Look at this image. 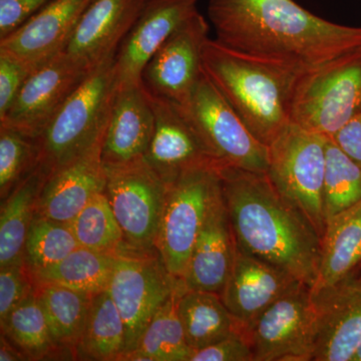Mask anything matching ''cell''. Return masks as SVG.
<instances>
[{
	"label": "cell",
	"instance_id": "obj_5",
	"mask_svg": "<svg viewBox=\"0 0 361 361\" xmlns=\"http://www.w3.org/2000/svg\"><path fill=\"white\" fill-rule=\"evenodd\" d=\"M361 109V47L306 71L297 84L291 122L332 137Z\"/></svg>",
	"mask_w": 361,
	"mask_h": 361
},
{
	"label": "cell",
	"instance_id": "obj_14",
	"mask_svg": "<svg viewBox=\"0 0 361 361\" xmlns=\"http://www.w3.org/2000/svg\"><path fill=\"white\" fill-rule=\"evenodd\" d=\"M155 130L145 160L166 184L189 171L219 167L180 104L149 94Z\"/></svg>",
	"mask_w": 361,
	"mask_h": 361
},
{
	"label": "cell",
	"instance_id": "obj_34",
	"mask_svg": "<svg viewBox=\"0 0 361 361\" xmlns=\"http://www.w3.org/2000/svg\"><path fill=\"white\" fill-rule=\"evenodd\" d=\"M39 166V149L35 137L0 126V197L11 191Z\"/></svg>",
	"mask_w": 361,
	"mask_h": 361
},
{
	"label": "cell",
	"instance_id": "obj_2",
	"mask_svg": "<svg viewBox=\"0 0 361 361\" xmlns=\"http://www.w3.org/2000/svg\"><path fill=\"white\" fill-rule=\"evenodd\" d=\"M223 198L237 246L311 289L322 236L310 220L275 189L266 173L220 167Z\"/></svg>",
	"mask_w": 361,
	"mask_h": 361
},
{
	"label": "cell",
	"instance_id": "obj_19",
	"mask_svg": "<svg viewBox=\"0 0 361 361\" xmlns=\"http://www.w3.org/2000/svg\"><path fill=\"white\" fill-rule=\"evenodd\" d=\"M154 130L155 111L142 82L118 87L102 149L104 165L145 158Z\"/></svg>",
	"mask_w": 361,
	"mask_h": 361
},
{
	"label": "cell",
	"instance_id": "obj_10",
	"mask_svg": "<svg viewBox=\"0 0 361 361\" xmlns=\"http://www.w3.org/2000/svg\"><path fill=\"white\" fill-rule=\"evenodd\" d=\"M319 318L310 289L297 285L247 330L254 361H313Z\"/></svg>",
	"mask_w": 361,
	"mask_h": 361
},
{
	"label": "cell",
	"instance_id": "obj_33",
	"mask_svg": "<svg viewBox=\"0 0 361 361\" xmlns=\"http://www.w3.org/2000/svg\"><path fill=\"white\" fill-rule=\"evenodd\" d=\"M80 247L70 224L35 214L25 248V262L32 273L56 264Z\"/></svg>",
	"mask_w": 361,
	"mask_h": 361
},
{
	"label": "cell",
	"instance_id": "obj_39",
	"mask_svg": "<svg viewBox=\"0 0 361 361\" xmlns=\"http://www.w3.org/2000/svg\"><path fill=\"white\" fill-rule=\"evenodd\" d=\"M330 139L361 167V109Z\"/></svg>",
	"mask_w": 361,
	"mask_h": 361
},
{
	"label": "cell",
	"instance_id": "obj_38",
	"mask_svg": "<svg viewBox=\"0 0 361 361\" xmlns=\"http://www.w3.org/2000/svg\"><path fill=\"white\" fill-rule=\"evenodd\" d=\"M52 0H0V39L39 13Z\"/></svg>",
	"mask_w": 361,
	"mask_h": 361
},
{
	"label": "cell",
	"instance_id": "obj_42",
	"mask_svg": "<svg viewBox=\"0 0 361 361\" xmlns=\"http://www.w3.org/2000/svg\"><path fill=\"white\" fill-rule=\"evenodd\" d=\"M350 361H361V343L360 344V346L356 348L355 355H353Z\"/></svg>",
	"mask_w": 361,
	"mask_h": 361
},
{
	"label": "cell",
	"instance_id": "obj_7",
	"mask_svg": "<svg viewBox=\"0 0 361 361\" xmlns=\"http://www.w3.org/2000/svg\"><path fill=\"white\" fill-rule=\"evenodd\" d=\"M219 168L195 169L167 185L156 250L176 279L184 277L207 214L222 191Z\"/></svg>",
	"mask_w": 361,
	"mask_h": 361
},
{
	"label": "cell",
	"instance_id": "obj_20",
	"mask_svg": "<svg viewBox=\"0 0 361 361\" xmlns=\"http://www.w3.org/2000/svg\"><path fill=\"white\" fill-rule=\"evenodd\" d=\"M237 243L223 193L207 214L182 281L188 290L221 293L229 277Z\"/></svg>",
	"mask_w": 361,
	"mask_h": 361
},
{
	"label": "cell",
	"instance_id": "obj_29",
	"mask_svg": "<svg viewBox=\"0 0 361 361\" xmlns=\"http://www.w3.org/2000/svg\"><path fill=\"white\" fill-rule=\"evenodd\" d=\"M118 256L80 246L51 267L32 273L35 281L96 294L106 290Z\"/></svg>",
	"mask_w": 361,
	"mask_h": 361
},
{
	"label": "cell",
	"instance_id": "obj_26",
	"mask_svg": "<svg viewBox=\"0 0 361 361\" xmlns=\"http://www.w3.org/2000/svg\"><path fill=\"white\" fill-rule=\"evenodd\" d=\"M35 293L44 308L52 338L68 360H73V350L84 332L94 295L37 281Z\"/></svg>",
	"mask_w": 361,
	"mask_h": 361
},
{
	"label": "cell",
	"instance_id": "obj_4",
	"mask_svg": "<svg viewBox=\"0 0 361 361\" xmlns=\"http://www.w3.org/2000/svg\"><path fill=\"white\" fill-rule=\"evenodd\" d=\"M115 58L94 66L37 137L39 165L49 175L103 141L118 92Z\"/></svg>",
	"mask_w": 361,
	"mask_h": 361
},
{
	"label": "cell",
	"instance_id": "obj_18",
	"mask_svg": "<svg viewBox=\"0 0 361 361\" xmlns=\"http://www.w3.org/2000/svg\"><path fill=\"white\" fill-rule=\"evenodd\" d=\"M103 142H97L49 176L39 195L37 215L70 224L92 199L104 192Z\"/></svg>",
	"mask_w": 361,
	"mask_h": 361
},
{
	"label": "cell",
	"instance_id": "obj_32",
	"mask_svg": "<svg viewBox=\"0 0 361 361\" xmlns=\"http://www.w3.org/2000/svg\"><path fill=\"white\" fill-rule=\"evenodd\" d=\"M361 202V167L327 137L326 166L323 185L325 223Z\"/></svg>",
	"mask_w": 361,
	"mask_h": 361
},
{
	"label": "cell",
	"instance_id": "obj_12",
	"mask_svg": "<svg viewBox=\"0 0 361 361\" xmlns=\"http://www.w3.org/2000/svg\"><path fill=\"white\" fill-rule=\"evenodd\" d=\"M94 68L59 52L32 71L0 126L37 139Z\"/></svg>",
	"mask_w": 361,
	"mask_h": 361
},
{
	"label": "cell",
	"instance_id": "obj_21",
	"mask_svg": "<svg viewBox=\"0 0 361 361\" xmlns=\"http://www.w3.org/2000/svg\"><path fill=\"white\" fill-rule=\"evenodd\" d=\"M149 0H94L65 51L94 66L115 56Z\"/></svg>",
	"mask_w": 361,
	"mask_h": 361
},
{
	"label": "cell",
	"instance_id": "obj_3",
	"mask_svg": "<svg viewBox=\"0 0 361 361\" xmlns=\"http://www.w3.org/2000/svg\"><path fill=\"white\" fill-rule=\"evenodd\" d=\"M203 68L254 137L267 147L291 123L297 84L310 71L237 51L216 39L204 47Z\"/></svg>",
	"mask_w": 361,
	"mask_h": 361
},
{
	"label": "cell",
	"instance_id": "obj_8",
	"mask_svg": "<svg viewBox=\"0 0 361 361\" xmlns=\"http://www.w3.org/2000/svg\"><path fill=\"white\" fill-rule=\"evenodd\" d=\"M179 104L219 167L267 172L268 147L254 137L205 71Z\"/></svg>",
	"mask_w": 361,
	"mask_h": 361
},
{
	"label": "cell",
	"instance_id": "obj_13",
	"mask_svg": "<svg viewBox=\"0 0 361 361\" xmlns=\"http://www.w3.org/2000/svg\"><path fill=\"white\" fill-rule=\"evenodd\" d=\"M210 23L199 11L154 54L142 71V82L153 96L182 104L203 73V51Z\"/></svg>",
	"mask_w": 361,
	"mask_h": 361
},
{
	"label": "cell",
	"instance_id": "obj_23",
	"mask_svg": "<svg viewBox=\"0 0 361 361\" xmlns=\"http://www.w3.org/2000/svg\"><path fill=\"white\" fill-rule=\"evenodd\" d=\"M315 302L320 318L313 361H350L361 343V287L343 285Z\"/></svg>",
	"mask_w": 361,
	"mask_h": 361
},
{
	"label": "cell",
	"instance_id": "obj_37",
	"mask_svg": "<svg viewBox=\"0 0 361 361\" xmlns=\"http://www.w3.org/2000/svg\"><path fill=\"white\" fill-rule=\"evenodd\" d=\"M190 361H254V355L245 332L238 329L207 348L194 351Z\"/></svg>",
	"mask_w": 361,
	"mask_h": 361
},
{
	"label": "cell",
	"instance_id": "obj_40",
	"mask_svg": "<svg viewBox=\"0 0 361 361\" xmlns=\"http://www.w3.org/2000/svg\"><path fill=\"white\" fill-rule=\"evenodd\" d=\"M0 360L23 361L28 360L26 356L16 348L13 342L9 341L4 334L0 336Z\"/></svg>",
	"mask_w": 361,
	"mask_h": 361
},
{
	"label": "cell",
	"instance_id": "obj_15",
	"mask_svg": "<svg viewBox=\"0 0 361 361\" xmlns=\"http://www.w3.org/2000/svg\"><path fill=\"white\" fill-rule=\"evenodd\" d=\"M199 0H149L116 54L118 87L139 85L142 71L169 37L199 13Z\"/></svg>",
	"mask_w": 361,
	"mask_h": 361
},
{
	"label": "cell",
	"instance_id": "obj_1",
	"mask_svg": "<svg viewBox=\"0 0 361 361\" xmlns=\"http://www.w3.org/2000/svg\"><path fill=\"white\" fill-rule=\"evenodd\" d=\"M208 20L227 47L308 70L361 47V26L332 23L295 0H209Z\"/></svg>",
	"mask_w": 361,
	"mask_h": 361
},
{
	"label": "cell",
	"instance_id": "obj_28",
	"mask_svg": "<svg viewBox=\"0 0 361 361\" xmlns=\"http://www.w3.org/2000/svg\"><path fill=\"white\" fill-rule=\"evenodd\" d=\"M127 329L108 289L96 294L75 350L73 360L120 361L126 351Z\"/></svg>",
	"mask_w": 361,
	"mask_h": 361
},
{
	"label": "cell",
	"instance_id": "obj_9",
	"mask_svg": "<svg viewBox=\"0 0 361 361\" xmlns=\"http://www.w3.org/2000/svg\"><path fill=\"white\" fill-rule=\"evenodd\" d=\"M106 166V165H104ZM106 192L130 250L156 253L167 184L145 158L106 166Z\"/></svg>",
	"mask_w": 361,
	"mask_h": 361
},
{
	"label": "cell",
	"instance_id": "obj_22",
	"mask_svg": "<svg viewBox=\"0 0 361 361\" xmlns=\"http://www.w3.org/2000/svg\"><path fill=\"white\" fill-rule=\"evenodd\" d=\"M361 265V202L325 223L322 256L314 286L315 301L348 284Z\"/></svg>",
	"mask_w": 361,
	"mask_h": 361
},
{
	"label": "cell",
	"instance_id": "obj_35",
	"mask_svg": "<svg viewBox=\"0 0 361 361\" xmlns=\"http://www.w3.org/2000/svg\"><path fill=\"white\" fill-rule=\"evenodd\" d=\"M35 277L25 261L0 267V322L35 293Z\"/></svg>",
	"mask_w": 361,
	"mask_h": 361
},
{
	"label": "cell",
	"instance_id": "obj_11",
	"mask_svg": "<svg viewBox=\"0 0 361 361\" xmlns=\"http://www.w3.org/2000/svg\"><path fill=\"white\" fill-rule=\"evenodd\" d=\"M180 281L170 274L158 252L118 256L108 290L127 329L123 355L135 348L153 316Z\"/></svg>",
	"mask_w": 361,
	"mask_h": 361
},
{
	"label": "cell",
	"instance_id": "obj_16",
	"mask_svg": "<svg viewBox=\"0 0 361 361\" xmlns=\"http://www.w3.org/2000/svg\"><path fill=\"white\" fill-rule=\"evenodd\" d=\"M299 284L288 273L237 246L234 264L220 296L246 334L259 316Z\"/></svg>",
	"mask_w": 361,
	"mask_h": 361
},
{
	"label": "cell",
	"instance_id": "obj_6",
	"mask_svg": "<svg viewBox=\"0 0 361 361\" xmlns=\"http://www.w3.org/2000/svg\"><path fill=\"white\" fill-rule=\"evenodd\" d=\"M326 142L324 135L291 122L268 145L266 172L275 189L310 220L322 238Z\"/></svg>",
	"mask_w": 361,
	"mask_h": 361
},
{
	"label": "cell",
	"instance_id": "obj_17",
	"mask_svg": "<svg viewBox=\"0 0 361 361\" xmlns=\"http://www.w3.org/2000/svg\"><path fill=\"white\" fill-rule=\"evenodd\" d=\"M94 0H52L11 35L0 39V49L39 68L65 51L85 11Z\"/></svg>",
	"mask_w": 361,
	"mask_h": 361
},
{
	"label": "cell",
	"instance_id": "obj_25",
	"mask_svg": "<svg viewBox=\"0 0 361 361\" xmlns=\"http://www.w3.org/2000/svg\"><path fill=\"white\" fill-rule=\"evenodd\" d=\"M185 286L180 281L159 308L132 350L121 361H190L194 351L188 345L178 312V300Z\"/></svg>",
	"mask_w": 361,
	"mask_h": 361
},
{
	"label": "cell",
	"instance_id": "obj_27",
	"mask_svg": "<svg viewBox=\"0 0 361 361\" xmlns=\"http://www.w3.org/2000/svg\"><path fill=\"white\" fill-rule=\"evenodd\" d=\"M178 312L188 345L197 351L241 329L219 293L188 290L178 300Z\"/></svg>",
	"mask_w": 361,
	"mask_h": 361
},
{
	"label": "cell",
	"instance_id": "obj_30",
	"mask_svg": "<svg viewBox=\"0 0 361 361\" xmlns=\"http://www.w3.org/2000/svg\"><path fill=\"white\" fill-rule=\"evenodd\" d=\"M0 325L1 334L28 360H68L52 338L44 308L35 293L16 306Z\"/></svg>",
	"mask_w": 361,
	"mask_h": 361
},
{
	"label": "cell",
	"instance_id": "obj_24",
	"mask_svg": "<svg viewBox=\"0 0 361 361\" xmlns=\"http://www.w3.org/2000/svg\"><path fill=\"white\" fill-rule=\"evenodd\" d=\"M49 173L39 166L1 201L0 267L25 261L26 238Z\"/></svg>",
	"mask_w": 361,
	"mask_h": 361
},
{
	"label": "cell",
	"instance_id": "obj_41",
	"mask_svg": "<svg viewBox=\"0 0 361 361\" xmlns=\"http://www.w3.org/2000/svg\"><path fill=\"white\" fill-rule=\"evenodd\" d=\"M348 283L355 285V286L361 287V265L360 267L358 268L357 272L355 273V276H353V279H351Z\"/></svg>",
	"mask_w": 361,
	"mask_h": 361
},
{
	"label": "cell",
	"instance_id": "obj_31",
	"mask_svg": "<svg viewBox=\"0 0 361 361\" xmlns=\"http://www.w3.org/2000/svg\"><path fill=\"white\" fill-rule=\"evenodd\" d=\"M80 246L111 255L137 253L130 250L106 192L97 194L70 223Z\"/></svg>",
	"mask_w": 361,
	"mask_h": 361
},
{
	"label": "cell",
	"instance_id": "obj_36",
	"mask_svg": "<svg viewBox=\"0 0 361 361\" xmlns=\"http://www.w3.org/2000/svg\"><path fill=\"white\" fill-rule=\"evenodd\" d=\"M35 68L0 49V120L11 110L26 80Z\"/></svg>",
	"mask_w": 361,
	"mask_h": 361
}]
</instances>
